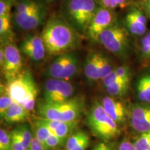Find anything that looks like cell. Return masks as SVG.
<instances>
[{"label":"cell","instance_id":"cell-16","mask_svg":"<svg viewBox=\"0 0 150 150\" xmlns=\"http://www.w3.org/2000/svg\"><path fill=\"white\" fill-rule=\"evenodd\" d=\"M29 118V112L22 105L15 103L6 112L3 119L10 124L27 122Z\"/></svg>","mask_w":150,"mask_h":150},{"label":"cell","instance_id":"cell-22","mask_svg":"<svg viewBox=\"0 0 150 150\" xmlns=\"http://www.w3.org/2000/svg\"><path fill=\"white\" fill-rule=\"evenodd\" d=\"M33 128L34 136L42 144L45 143L48 137L52 133L51 130L47 127L45 124L42 122L40 119L37 120L34 122Z\"/></svg>","mask_w":150,"mask_h":150},{"label":"cell","instance_id":"cell-11","mask_svg":"<svg viewBox=\"0 0 150 150\" xmlns=\"http://www.w3.org/2000/svg\"><path fill=\"white\" fill-rule=\"evenodd\" d=\"M20 50L29 59L40 62L45 59L46 48L40 35H28L20 43Z\"/></svg>","mask_w":150,"mask_h":150},{"label":"cell","instance_id":"cell-41","mask_svg":"<svg viewBox=\"0 0 150 150\" xmlns=\"http://www.w3.org/2000/svg\"><path fill=\"white\" fill-rule=\"evenodd\" d=\"M138 82L142 84L150 93V75L145 74L140 79Z\"/></svg>","mask_w":150,"mask_h":150},{"label":"cell","instance_id":"cell-27","mask_svg":"<svg viewBox=\"0 0 150 150\" xmlns=\"http://www.w3.org/2000/svg\"><path fill=\"white\" fill-rule=\"evenodd\" d=\"M86 134H87L83 131H79L73 133L65 142V150H72Z\"/></svg>","mask_w":150,"mask_h":150},{"label":"cell","instance_id":"cell-30","mask_svg":"<svg viewBox=\"0 0 150 150\" xmlns=\"http://www.w3.org/2000/svg\"><path fill=\"white\" fill-rule=\"evenodd\" d=\"M0 150H11V135L2 128L0 129Z\"/></svg>","mask_w":150,"mask_h":150},{"label":"cell","instance_id":"cell-10","mask_svg":"<svg viewBox=\"0 0 150 150\" xmlns=\"http://www.w3.org/2000/svg\"><path fill=\"white\" fill-rule=\"evenodd\" d=\"M130 125L140 134L150 131V104L131 105L128 110Z\"/></svg>","mask_w":150,"mask_h":150},{"label":"cell","instance_id":"cell-26","mask_svg":"<svg viewBox=\"0 0 150 150\" xmlns=\"http://www.w3.org/2000/svg\"><path fill=\"white\" fill-rule=\"evenodd\" d=\"M98 61L99 65V69H100L101 73V79H103L110 74L114 70L110 64L109 59L104 56L103 54L98 53Z\"/></svg>","mask_w":150,"mask_h":150},{"label":"cell","instance_id":"cell-40","mask_svg":"<svg viewBox=\"0 0 150 150\" xmlns=\"http://www.w3.org/2000/svg\"><path fill=\"white\" fill-rule=\"evenodd\" d=\"M30 149L31 150H47L45 147L44 145L42 143H41L34 136H33L32 142H31Z\"/></svg>","mask_w":150,"mask_h":150},{"label":"cell","instance_id":"cell-5","mask_svg":"<svg viewBox=\"0 0 150 150\" xmlns=\"http://www.w3.org/2000/svg\"><path fill=\"white\" fill-rule=\"evenodd\" d=\"M83 110V101L79 97H72L59 103L40 102L38 110L41 117L61 122L78 121Z\"/></svg>","mask_w":150,"mask_h":150},{"label":"cell","instance_id":"cell-15","mask_svg":"<svg viewBox=\"0 0 150 150\" xmlns=\"http://www.w3.org/2000/svg\"><path fill=\"white\" fill-rule=\"evenodd\" d=\"M83 71L86 79L90 81H96L101 79L98 53L91 52L88 54L83 65Z\"/></svg>","mask_w":150,"mask_h":150},{"label":"cell","instance_id":"cell-37","mask_svg":"<svg viewBox=\"0 0 150 150\" xmlns=\"http://www.w3.org/2000/svg\"><path fill=\"white\" fill-rule=\"evenodd\" d=\"M138 8L144 13L147 18L150 19V0H140Z\"/></svg>","mask_w":150,"mask_h":150},{"label":"cell","instance_id":"cell-2","mask_svg":"<svg viewBox=\"0 0 150 150\" xmlns=\"http://www.w3.org/2000/svg\"><path fill=\"white\" fill-rule=\"evenodd\" d=\"M99 7L97 0H65L62 13L76 31L81 35H86L89 24Z\"/></svg>","mask_w":150,"mask_h":150},{"label":"cell","instance_id":"cell-45","mask_svg":"<svg viewBox=\"0 0 150 150\" xmlns=\"http://www.w3.org/2000/svg\"><path fill=\"white\" fill-rule=\"evenodd\" d=\"M93 150H99V149L98 146H97H97H95V147L93 148Z\"/></svg>","mask_w":150,"mask_h":150},{"label":"cell","instance_id":"cell-34","mask_svg":"<svg viewBox=\"0 0 150 150\" xmlns=\"http://www.w3.org/2000/svg\"><path fill=\"white\" fill-rule=\"evenodd\" d=\"M121 81H124V80L122 79L117 74H116V72H115V70H114L110 74H108L106 77L103 79L102 82H103V85H104V87L106 88L107 86L111 85L112 83H115V82Z\"/></svg>","mask_w":150,"mask_h":150},{"label":"cell","instance_id":"cell-8","mask_svg":"<svg viewBox=\"0 0 150 150\" xmlns=\"http://www.w3.org/2000/svg\"><path fill=\"white\" fill-rule=\"evenodd\" d=\"M74 88L68 81L50 79L44 86V101L47 103H59L72 97Z\"/></svg>","mask_w":150,"mask_h":150},{"label":"cell","instance_id":"cell-20","mask_svg":"<svg viewBox=\"0 0 150 150\" xmlns=\"http://www.w3.org/2000/svg\"><path fill=\"white\" fill-rule=\"evenodd\" d=\"M125 24L127 31L133 35H145L147 31V25L140 23L129 13L125 18Z\"/></svg>","mask_w":150,"mask_h":150},{"label":"cell","instance_id":"cell-21","mask_svg":"<svg viewBox=\"0 0 150 150\" xmlns=\"http://www.w3.org/2000/svg\"><path fill=\"white\" fill-rule=\"evenodd\" d=\"M40 5V3L35 0H18L16 4L13 16H22L28 14L34 11Z\"/></svg>","mask_w":150,"mask_h":150},{"label":"cell","instance_id":"cell-44","mask_svg":"<svg viewBox=\"0 0 150 150\" xmlns=\"http://www.w3.org/2000/svg\"><path fill=\"white\" fill-rule=\"evenodd\" d=\"M45 1H47V2H53V1H55L56 0H45Z\"/></svg>","mask_w":150,"mask_h":150},{"label":"cell","instance_id":"cell-42","mask_svg":"<svg viewBox=\"0 0 150 150\" xmlns=\"http://www.w3.org/2000/svg\"><path fill=\"white\" fill-rule=\"evenodd\" d=\"M112 1L116 4L118 8H125L129 4V0H112Z\"/></svg>","mask_w":150,"mask_h":150},{"label":"cell","instance_id":"cell-36","mask_svg":"<svg viewBox=\"0 0 150 150\" xmlns=\"http://www.w3.org/2000/svg\"><path fill=\"white\" fill-rule=\"evenodd\" d=\"M11 150H26L21 140L13 131H11Z\"/></svg>","mask_w":150,"mask_h":150},{"label":"cell","instance_id":"cell-19","mask_svg":"<svg viewBox=\"0 0 150 150\" xmlns=\"http://www.w3.org/2000/svg\"><path fill=\"white\" fill-rule=\"evenodd\" d=\"M78 59L74 53L70 52L68 61L65 65L64 70L61 75L60 79L69 81L71 79L78 71Z\"/></svg>","mask_w":150,"mask_h":150},{"label":"cell","instance_id":"cell-38","mask_svg":"<svg viewBox=\"0 0 150 150\" xmlns=\"http://www.w3.org/2000/svg\"><path fill=\"white\" fill-rule=\"evenodd\" d=\"M90 144V138L88 134H86L84 138L75 146L72 150H86Z\"/></svg>","mask_w":150,"mask_h":150},{"label":"cell","instance_id":"cell-3","mask_svg":"<svg viewBox=\"0 0 150 150\" xmlns=\"http://www.w3.org/2000/svg\"><path fill=\"white\" fill-rule=\"evenodd\" d=\"M4 86L15 102L22 105L29 112L34 109L38 88L31 72L24 71Z\"/></svg>","mask_w":150,"mask_h":150},{"label":"cell","instance_id":"cell-12","mask_svg":"<svg viewBox=\"0 0 150 150\" xmlns=\"http://www.w3.org/2000/svg\"><path fill=\"white\" fill-rule=\"evenodd\" d=\"M47 11L42 4L32 12L22 16H13L15 24L19 29L30 31L36 29L44 22Z\"/></svg>","mask_w":150,"mask_h":150},{"label":"cell","instance_id":"cell-31","mask_svg":"<svg viewBox=\"0 0 150 150\" xmlns=\"http://www.w3.org/2000/svg\"><path fill=\"white\" fill-rule=\"evenodd\" d=\"M16 0H0V16L11 15V9Z\"/></svg>","mask_w":150,"mask_h":150},{"label":"cell","instance_id":"cell-17","mask_svg":"<svg viewBox=\"0 0 150 150\" xmlns=\"http://www.w3.org/2000/svg\"><path fill=\"white\" fill-rule=\"evenodd\" d=\"M70 53V52L57 56V57L54 59L47 70V75L50 78L60 79L62 72L68 61Z\"/></svg>","mask_w":150,"mask_h":150},{"label":"cell","instance_id":"cell-39","mask_svg":"<svg viewBox=\"0 0 150 150\" xmlns=\"http://www.w3.org/2000/svg\"><path fill=\"white\" fill-rule=\"evenodd\" d=\"M117 150H137L134 142H131L128 140H124L120 144Z\"/></svg>","mask_w":150,"mask_h":150},{"label":"cell","instance_id":"cell-1","mask_svg":"<svg viewBox=\"0 0 150 150\" xmlns=\"http://www.w3.org/2000/svg\"><path fill=\"white\" fill-rule=\"evenodd\" d=\"M46 52L50 56L69 53L81 45V35L63 16H53L45 24L40 33Z\"/></svg>","mask_w":150,"mask_h":150},{"label":"cell","instance_id":"cell-29","mask_svg":"<svg viewBox=\"0 0 150 150\" xmlns=\"http://www.w3.org/2000/svg\"><path fill=\"white\" fill-rule=\"evenodd\" d=\"M64 144V142L62 141L61 139H60L59 137L56 136L53 133H52V134L48 137V138L46 140V141L45 142L43 145H44L47 150H49L57 149V148L61 147Z\"/></svg>","mask_w":150,"mask_h":150},{"label":"cell","instance_id":"cell-7","mask_svg":"<svg viewBox=\"0 0 150 150\" xmlns=\"http://www.w3.org/2000/svg\"><path fill=\"white\" fill-rule=\"evenodd\" d=\"M1 45L4 50V59L1 66V72L6 81L9 82L16 79L23 72L20 50L13 41Z\"/></svg>","mask_w":150,"mask_h":150},{"label":"cell","instance_id":"cell-9","mask_svg":"<svg viewBox=\"0 0 150 150\" xmlns=\"http://www.w3.org/2000/svg\"><path fill=\"white\" fill-rule=\"evenodd\" d=\"M116 22L117 16L114 10L100 6L92 19L86 35L91 41L97 42L101 33Z\"/></svg>","mask_w":150,"mask_h":150},{"label":"cell","instance_id":"cell-32","mask_svg":"<svg viewBox=\"0 0 150 150\" xmlns=\"http://www.w3.org/2000/svg\"><path fill=\"white\" fill-rule=\"evenodd\" d=\"M141 52L144 57L150 58V31L146 33L142 38Z\"/></svg>","mask_w":150,"mask_h":150},{"label":"cell","instance_id":"cell-25","mask_svg":"<svg viewBox=\"0 0 150 150\" xmlns=\"http://www.w3.org/2000/svg\"><path fill=\"white\" fill-rule=\"evenodd\" d=\"M15 101L7 93L5 86H1V95H0V115L3 118L4 115L9 108L15 104Z\"/></svg>","mask_w":150,"mask_h":150},{"label":"cell","instance_id":"cell-28","mask_svg":"<svg viewBox=\"0 0 150 150\" xmlns=\"http://www.w3.org/2000/svg\"><path fill=\"white\" fill-rule=\"evenodd\" d=\"M134 145L137 150H150V131L140 134Z\"/></svg>","mask_w":150,"mask_h":150},{"label":"cell","instance_id":"cell-4","mask_svg":"<svg viewBox=\"0 0 150 150\" xmlns=\"http://www.w3.org/2000/svg\"><path fill=\"white\" fill-rule=\"evenodd\" d=\"M86 122L93 134L104 142L115 140L121 134L119 125L98 102H95L88 112Z\"/></svg>","mask_w":150,"mask_h":150},{"label":"cell","instance_id":"cell-23","mask_svg":"<svg viewBox=\"0 0 150 150\" xmlns=\"http://www.w3.org/2000/svg\"><path fill=\"white\" fill-rule=\"evenodd\" d=\"M129 82L121 81L115 82L105 88L109 96L119 97L126 95L129 89Z\"/></svg>","mask_w":150,"mask_h":150},{"label":"cell","instance_id":"cell-18","mask_svg":"<svg viewBox=\"0 0 150 150\" xmlns=\"http://www.w3.org/2000/svg\"><path fill=\"white\" fill-rule=\"evenodd\" d=\"M12 28H11V15L0 16V38L1 44L12 42Z\"/></svg>","mask_w":150,"mask_h":150},{"label":"cell","instance_id":"cell-14","mask_svg":"<svg viewBox=\"0 0 150 150\" xmlns=\"http://www.w3.org/2000/svg\"><path fill=\"white\" fill-rule=\"evenodd\" d=\"M40 119L43 123L45 124L52 132L59 137L65 144L67 138L73 134V131L77 126L78 124V121L61 122L50 120L42 117H40Z\"/></svg>","mask_w":150,"mask_h":150},{"label":"cell","instance_id":"cell-13","mask_svg":"<svg viewBox=\"0 0 150 150\" xmlns=\"http://www.w3.org/2000/svg\"><path fill=\"white\" fill-rule=\"evenodd\" d=\"M101 104L108 115L120 127L122 126L127 120V117L129 116L125 104L116 99L115 97L110 96L104 97L102 99Z\"/></svg>","mask_w":150,"mask_h":150},{"label":"cell","instance_id":"cell-24","mask_svg":"<svg viewBox=\"0 0 150 150\" xmlns=\"http://www.w3.org/2000/svg\"><path fill=\"white\" fill-rule=\"evenodd\" d=\"M13 131L17 135L19 139L21 140L26 150L29 149L31 147L33 136H32L28 127L26 125H22L17 127Z\"/></svg>","mask_w":150,"mask_h":150},{"label":"cell","instance_id":"cell-35","mask_svg":"<svg viewBox=\"0 0 150 150\" xmlns=\"http://www.w3.org/2000/svg\"><path fill=\"white\" fill-rule=\"evenodd\" d=\"M115 72L122 79L125 81L130 82L131 73L128 67L120 66L115 69Z\"/></svg>","mask_w":150,"mask_h":150},{"label":"cell","instance_id":"cell-46","mask_svg":"<svg viewBox=\"0 0 150 150\" xmlns=\"http://www.w3.org/2000/svg\"><path fill=\"white\" fill-rule=\"evenodd\" d=\"M28 150H31V149H30V148H29V149H28Z\"/></svg>","mask_w":150,"mask_h":150},{"label":"cell","instance_id":"cell-43","mask_svg":"<svg viewBox=\"0 0 150 150\" xmlns=\"http://www.w3.org/2000/svg\"><path fill=\"white\" fill-rule=\"evenodd\" d=\"M97 146H98L99 150H112L111 149H110V147H109V146H108V145H106V144L104 142H100V143L97 145Z\"/></svg>","mask_w":150,"mask_h":150},{"label":"cell","instance_id":"cell-6","mask_svg":"<svg viewBox=\"0 0 150 150\" xmlns=\"http://www.w3.org/2000/svg\"><path fill=\"white\" fill-rule=\"evenodd\" d=\"M98 42L118 56H125L129 50L128 31L117 21L101 33Z\"/></svg>","mask_w":150,"mask_h":150},{"label":"cell","instance_id":"cell-33","mask_svg":"<svg viewBox=\"0 0 150 150\" xmlns=\"http://www.w3.org/2000/svg\"><path fill=\"white\" fill-rule=\"evenodd\" d=\"M137 91H138V96L140 100L144 103L150 104V93L139 82H138V85H137Z\"/></svg>","mask_w":150,"mask_h":150}]
</instances>
